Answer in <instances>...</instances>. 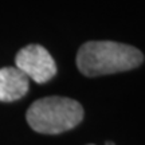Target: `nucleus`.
Listing matches in <instances>:
<instances>
[{
  "instance_id": "f257e3e1",
  "label": "nucleus",
  "mask_w": 145,
  "mask_h": 145,
  "mask_svg": "<svg viewBox=\"0 0 145 145\" xmlns=\"http://www.w3.org/2000/svg\"><path fill=\"white\" fill-rule=\"evenodd\" d=\"M142 52L129 44L110 40H91L81 46L77 54V66L86 77L126 71L140 66Z\"/></svg>"
},
{
  "instance_id": "f03ea898",
  "label": "nucleus",
  "mask_w": 145,
  "mask_h": 145,
  "mask_svg": "<svg viewBox=\"0 0 145 145\" xmlns=\"http://www.w3.org/2000/svg\"><path fill=\"white\" fill-rule=\"evenodd\" d=\"M28 125L38 133L59 135L75 128L83 118V109L75 99L46 97L35 101L26 114Z\"/></svg>"
},
{
  "instance_id": "7ed1b4c3",
  "label": "nucleus",
  "mask_w": 145,
  "mask_h": 145,
  "mask_svg": "<svg viewBox=\"0 0 145 145\" xmlns=\"http://www.w3.org/2000/svg\"><path fill=\"white\" fill-rule=\"evenodd\" d=\"M16 69L36 83L48 82L57 74V65L51 54L39 44L23 47L16 54Z\"/></svg>"
},
{
  "instance_id": "20e7f679",
  "label": "nucleus",
  "mask_w": 145,
  "mask_h": 145,
  "mask_svg": "<svg viewBox=\"0 0 145 145\" xmlns=\"http://www.w3.org/2000/svg\"><path fill=\"white\" fill-rule=\"evenodd\" d=\"M30 88V79L16 67L0 69V101L12 102L24 97Z\"/></svg>"
},
{
  "instance_id": "39448f33",
  "label": "nucleus",
  "mask_w": 145,
  "mask_h": 145,
  "mask_svg": "<svg viewBox=\"0 0 145 145\" xmlns=\"http://www.w3.org/2000/svg\"><path fill=\"white\" fill-rule=\"evenodd\" d=\"M106 145H114V142H110V141H108V142H106Z\"/></svg>"
},
{
  "instance_id": "423d86ee",
  "label": "nucleus",
  "mask_w": 145,
  "mask_h": 145,
  "mask_svg": "<svg viewBox=\"0 0 145 145\" xmlns=\"http://www.w3.org/2000/svg\"><path fill=\"white\" fill-rule=\"evenodd\" d=\"M90 145H91V144H90Z\"/></svg>"
}]
</instances>
